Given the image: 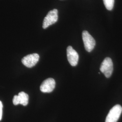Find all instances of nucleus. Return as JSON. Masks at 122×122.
<instances>
[{"label":"nucleus","mask_w":122,"mask_h":122,"mask_svg":"<svg viewBox=\"0 0 122 122\" xmlns=\"http://www.w3.org/2000/svg\"><path fill=\"white\" fill-rule=\"evenodd\" d=\"M100 70L106 78L111 76L113 71V63L110 57H106L103 61L100 66Z\"/></svg>","instance_id":"nucleus-1"},{"label":"nucleus","mask_w":122,"mask_h":122,"mask_svg":"<svg viewBox=\"0 0 122 122\" xmlns=\"http://www.w3.org/2000/svg\"><path fill=\"white\" fill-rule=\"evenodd\" d=\"M122 112V107L121 105H117L114 106L109 111L106 118L105 122H117Z\"/></svg>","instance_id":"nucleus-2"},{"label":"nucleus","mask_w":122,"mask_h":122,"mask_svg":"<svg viewBox=\"0 0 122 122\" xmlns=\"http://www.w3.org/2000/svg\"><path fill=\"white\" fill-rule=\"evenodd\" d=\"M82 36L86 50L88 52H92L96 45L95 40L87 31H83Z\"/></svg>","instance_id":"nucleus-3"},{"label":"nucleus","mask_w":122,"mask_h":122,"mask_svg":"<svg viewBox=\"0 0 122 122\" xmlns=\"http://www.w3.org/2000/svg\"><path fill=\"white\" fill-rule=\"evenodd\" d=\"M58 20V10L57 9H53L48 12L47 15L44 19L43 23V28L46 29L48 26L57 22Z\"/></svg>","instance_id":"nucleus-4"},{"label":"nucleus","mask_w":122,"mask_h":122,"mask_svg":"<svg viewBox=\"0 0 122 122\" xmlns=\"http://www.w3.org/2000/svg\"><path fill=\"white\" fill-rule=\"evenodd\" d=\"M39 55L37 53L29 54L22 58V63L26 67L31 68L37 63L39 60Z\"/></svg>","instance_id":"nucleus-5"},{"label":"nucleus","mask_w":122,"mask_h":122,"mask_svg":"<svg viewBox=\"0 0 122 122\" xmlns=\"http://www.w3.org/2000/svg\"><path fill=\"white\" fill-rule=\"evenodd\" d=\"M66 54L68 61L71 65L73 66L77 65L78 62L79 55L76 51L71 46H69L66 49Z\"/></svg>","instance_id":"nucleus-6"},{"label":"nucleus","mask_w":122,"mask_h":122,"mask_svg":"<svg viewBox=\"0 0 122 122\" xmlns=\"http://www.w3.org/2000/svg\"><path fill=\"white\" fill-rule=\"evenodd\" d=\"M55 84V81L53 79H47L41 84L40 87V91L44 93H50L54 89Z\"/></svg>","instance_id":"nucleus-7"},{"label":"nucleus","mask_w":122,"mask_h":122,"mask_svg":"<svg viewBox=\"0 0 122 122\" xmlns=\"http://www.w3.org/2000/svg\"><path fill=\"white\" fill-rule=\"evenodd\" d=\"M19 104L26 106L28 104L29 96L25 92H20L18 95Z\"/></svg>","instance_id":"nucleus-8"},{"label":"nucleus","mask_w":122,"mask_h":122,"mask_svg":"<svg viewBox=\"0 0 122 122\" xmlns=\"http://www.w3.org/2000/svg\"><path fill=\"white\" fill-rule=\"evenodd\" d=\"M106 8L109 10H111L113 8L114 0H103Z\"/></svg>","instance_id":"nucleus-9"},{"label":"nucleus","mask_w":122,"mask_h":122,"mask_svg":"<svg viewBox=\"0 0 122 122\" xmlns=\"http://www.w3.org/2000/svg\"><path fill=\"white\" fill-rule=\"evenodd\" d=\"M2 108H3V105L1 101H0V121L2 119Z\"/></svg>","instance_id":"nucleus-10"}]
</instances>
